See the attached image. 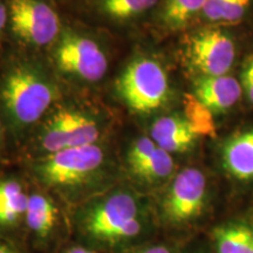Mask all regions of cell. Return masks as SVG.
Here are the masks:
<instances>
[{
  "instance_id": "obj_1",
  "label": "cell",
  "mask_w": 253,
  "mask_h": 253,
  "mask_svg": "<svg viewBox=\"0 0 253 253\" xmlns=\"http://www.w3.org/2000/svg\"><path fill=\"white\" fill-rule=\"evenodd\" d=\"M59 97L53 75L33 60L9 62L0 78V114L14 136L33 128Z\"/></svg>"
},
{
  "instance_id": "obj_2",
  "label": "cell",
  "mask_w": 253,
  "mask_h": 253,
  "mask_svg": "<svg viewBox=\"0 0 253 253\" xmlns=\"http://www.w3.org/2000/svg\"><path fill=\"white\" fill-rule=\"evenodd\" d=\"M107 169L108 157L99 143L47 155L34 164L36 176L43 185L67 195L94 186Z\"/></svg>"
},
{
  "instance_id": "obj_3",
  "label": "cell",
  "mask_w": 253,
  "mask_h": 253,
  "mask_svg": "<svg viewBox=\"0 0 253 253\" xmlns=\"http://www.w3.org/2000/svg\"><path fill=\"white\" fill-rule=\"evenodd\" d=\"M106 129L99 113L80 106H62L41 122L36 135L37 150L43 156L96 144Z\"/></svg>"
},
{
  "instance_id": "obj_4",
  "label": "cell",
  "mask_w": 253,
  "mask_h": 253,
  "mask_svg": "<svg viewBox=\"0 0 253 253\" xmlns=\"http://www.w3.org/2000/svg\"><path fill=\"white\" fill-rule=\"evenodd\" d=\"M82 226L91 238L118 243L134 238L141 232V204L128 190H116L88 205Z\"/></svg>"
},
{
  "instance_id": "obj_5",
  "label": "cell",
  "mask_w": 253,
  "mask_h": 253,
  "mask_svg": "<svg viewBox=\"0 0 253 253\" xmlns=\"http://www.w3.org/2000/svg\"><path fill=\"white\" fill-rule=\"evenodd\" d=\"M116 91L129 109L147 114L166 106L170 99V82L160 62L141 56L126 66L116 81Z\"/></svg>"
},
{
  "instance_id": "obj_6",
  "label": "cell",
  "mask_w": 253,
  "mask_h": 253,
  "mask_svg": "<svg viewBox=\"0 0 253 253\" xmlns=\"http://www.w3.org/2000/svg\"><path fill=\"white\" fill-rule=\"evenodd\" d=\"M52 52L59 72L82 84L99 82L108 69V59L100 43L72 28L61 31Z\"/></svg>"
},
{
  "instance_id": "obj_7",
  "label": "cell",
  "mask_w": 253,
  "mask_h": 253,
  "mask_svg": "<svg viewBox=\"0 0 253 253\" xmlns=\"http://www.w3.org/2000/svg\"><path fill=\"white\" fill-rule=\"evenodd\" d=\"M8 26L15 38L27 45L43 47L61 33V23L46 0H8Z\"/></svg>"
},
{
  "instance_id": "obj_8",
  "label": "cell",
  "mask_w": 253,
  "mask_h": 253,
  "mask_svg": "<svg viewBox=\"0 0 253 253\" xmlns=\"http://www.w3.org/2000/svg\"><path fill=\"white\" fill-rule=\"evenodd\" d=\"M208 192L207 177L196 168H186L172 179L163 199V214L172 224H184L201 216Z\"/></svg>"
},
{
  "instance_id": "obj_9",
  "label": "cell",
  "mask_w": 253,
  "mask_h": 253,
  "mask_svg": "<svg viewBox=\"0 0 253 253\" xmlns=\"http://www.w3.org/2000/svg\"><path fill=\"white\" fill-rule=\"evenodd\" d=\"M190 62L204 77L226 75L236 59V43L220 28H205L189 41Z\"/></svg>"
},
{
  "instance_id": "obj_10",
  "label": "cell",
  "mask_w": 253,
  "mask_h": 253,
  "mask_svg": "<svg viewBox=\"0 0 253 253\" xmlns=\"http://www.w3.org/2000/svg\"><path fill=\"white\" fill-rule=\"evenodd\" d=\"M243 87L238 80L229 75L204 77L195 82V95L213 114L224 113L240 100Z\"/></svg>"
},
{
  "instance_id": "obj_11",
  "label": "cell",
  "mask_w": 253,
  "mask_h": 253,
  "mask_svg": "<svg viewBox=\"0 0 253 253\" xmlns=\"http://www.w3.org/2000/svg\"><path fill=\"white\" fill-rule=\"evenodd\" d=\"M150 137L158 147L169 154L190 150L198 138L184 116L179 114L162 116L156 120L151 126Z\"/></svg>"
},
{
  "instance_id": "obj_12",
  "label": "cell",
  "mask_w": 253,
  "mask_h": 253,
  "mask_svg": "<svg viewBox=\"0 0 253 253\" xmlns=\"http://www.w3.org/2000/svg\"><path fill=\"white\" fill-rule=\"evenodd\" d=\"M224 169L239 181L253 179V128L230 136L221 148Z\"/></svg>"
},
{
  "instance_id": "obj_13",
  "label": "cell",
  "mask_w": 253,
  "mask_h": 253,
  "mask_svg": "<svg viewBox=\"0 0 253 253\" xmlns=\"http://www.w3.org/2000/svg\"><path fill=\"white\" fill-rule=\"evenodd\" d=\"M28 195L13 177L0 178V229L15 226L26 216Z\"/></svg>"
},
{
  "instance_id": "obj_14",
  "label": "cell",
  "mask_w": 253,
  "mask_h": 253,
  "mask_svg": "<svg viewBox=\"0 0 253 253\" xmlns=\"http://www.w3.org/2000/svg\"><path fill=\"white\" fill-rule=\"evenodd\" d=\"M160 0H90L97 14L114 23H129L144 15Z\"/></svg>"
},
{
  "instance_id": "obj_15",
  "label": "cell",
  "mask_w": 253,
  "mask_h": 253,
  "mask_svg": "<svg viewBox=\"0 0 253 253\" xmlns=\"http://www.w3.org/2000/svg\"><path fill=\"white\" fill-rule=\"evenodd\" d=\"M213 239L217 253H253V226L243 221L216 227Z\"/></svg>"
},
{
  "instance_id": "obj_16",
  "label": "cell",
  "mask_w": 253,
  "mask_h": 253,
  "mask_svg": "<svg viewBox=\"0 0 253 253\" xmlns=\"http://www.w3.org/2000/svg\"><path fill=\"white\" fill-rule=\"evenodd\" d=\"M25 218L32 232L41 238H45L55 225L58 210L48 197L34 192L28 195V205Z\"/></svg>"
},
{
  "instance_id": "obj_17",
  "label": "cell",
  "mask_w": 253,
  "mask_h": 253,
  "mask_svg": "<svg viewBox=\"0 0 253 253\" xmlns=\"http://www.w3.org/2000/svg\"><path fill=\"white\" fill-rule=\"evenodd\" d=\"M204 5L205 0H163L160 20L169 30H181L202 13Z\"/></svg>"
},
{
  "instance_id": "obj_18",
  "label": "cell",
  "mask_w": 253,
  "mask_h": 253,
  "mask_svg": "<svg viewBox=\"0 0 253 253\" xmlns=\"http://www.w3.org/2000/svg\"><path fill=\"white\" fill-rule=\"evenodd\" d=\"M173 168L175 164L171 154L157 145L156 149L149 156L129 169L142 182L154 184V183L166 181L168 177L171 176Z\"/></svg>"
},
{
  "instance_id": "obj_19",
  "label": "cell",
  "mask_w": 253,
  "mask_h": 253,
  "mask_svg": "<svg viewBox=\"0 0 253 253\" xmlns=\"http://www.w3.org/2000/svg\"><path fill=\"white\" fill-rule=\"evenodd\" d=\"M184 119L197 137H212L216 135V122L213 113L197 99L195 94H185L183 100Z\"/></svg>"
},
{
  "instance_id": "obj_20",
  "label": "cell",
  "mask_w": 253,
  "mask_h": 253,
  "mask_svg": "<svg viewBox=\"0 0 253 253\" xmlns=\"http://www.w3.org/2000/svg\"><path fill=\"white\" fill-rule=\"evenodd\" d=\"M253 0H205L202 14L211 23H236L242 20Z\"/></svg>"
},
{
  "instance_id": "obj_21",
  "label": "cell",
  "mask_w": 253,
  "mask_h": 253,
  "mask_svg": "<svg viewBox=\"0 0 253 253\" xmlns=\"http://www.w3.org/2000/svg\"><path fill=\"white\" fill-rule=\"evenodd\" d=\"M242 87L246 96L253 104V53L246 59L242 73Z\"/></svg>"
},
{
  "instance_id": "obj_22",
  "label": "cell",
  "mask_w": 253,
  "mask_h": 253,
  "mask_svg": "<svg viewBox=\"0 0 253 253\" xmlns=\"http://www.w3.org/2000/svg\"><path fill=\"white\" fill-rule=\"evenodd\" d=\"M8 25V0H0V45Z\"/></svg>"
},
{
  "instance_id": "obj_23",
  "label": "cell",
  "mask_w": 253,
  "mask_h": 253,
  "mask_svg": "<svg viewBox=\"0 0 253 253\" xmlns=\"http://www.w3.org/2000/svg\"><path fill=\"white\" fill-rule=\"evenodd\" d=\"M135 253H171V251L166 246H151V248H145Z\"/></svg>"
},
{
  "instance_id": "obj_24",
  "label": "cell",
  "mask_w": 253,
  "mask_h": 253,
  "mask_svg": "<svg viewBox=\"0 0 253 253\" xmlns=\"http://www.w3.org/2000/svg\"><path fill=\"white\" fill-rule=\"evenodd\" d=\"M0 253H19L13 246L7 244L6 242L0 240Z\"/></svg>"
},
{
  "instance_id": "obj_25",
  "label": "cell",
  "mask_w": 253,
  "mask_h": 253,
  "mask_svg": "<svg viewBox=\"0 0 253 253\" xmlns=\"http://www.w3.org/2000/svg\"><path fill=\"white\" fill-rule=\"evenodd\" d=\"M4 122H2L1 114H0V157H1L2 149H4Z\"/></svg>"
},
{
  "instance_id": "obj_26",
  "label": "cell",
  "mask_w": 253,
  "mask_h": 253,
  "mask_svg": "<svg viewBox=\"0 0 253 253\" xmlns=\"http://www.w3.org/2000/svg\"><path fill=\"white\" fill-rule=\"evenodd\" d=\"M67 253H94V252H91L87 249H84V248H80V246H78V248H73L71 250H68Z\"/></svg>"
}]
</instances>
